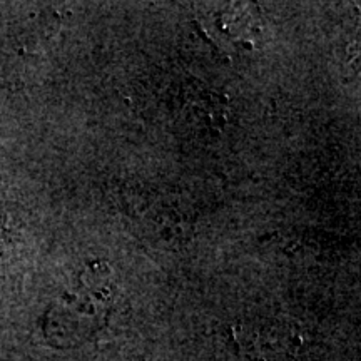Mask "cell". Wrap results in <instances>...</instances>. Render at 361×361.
<instances>
[{
  "label": "cell",
  "mask_w": 361,
  "mask_h": 361,
  "mask_svg": "<svg viewBox=\"0 0 361 361\" xmlns=\"http://www.w3.org/2000/svg\"><path fill=\"white\" fill-rule=\"evenodd\" d=\"M20 245V234L8 226L7 219L0 218V264L12 263L19 256Z\"/></svg>",
  "instance_id": "cell-1"
}]
</instances>
